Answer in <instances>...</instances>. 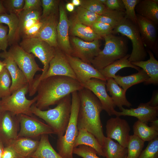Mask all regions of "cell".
I'll list each match as a JSON object with an SVG mask.
<instances>
[{"label":"cell","instance_id":"cell-1","mask_svg":"<svg viewBox=\"0 0 158 158\" xmlns=\"http://www.w3.org/2000/svg\"><path fill=\"white\" fill-rule=\"evenodd\" d=\"M83 88L77 80L70 77L59 75L49 77L39 82L35 105L39 109L44 110L50 106L57 104L68 95Z\"/></svg>","mask_w":158,"mask_h":158},{"label":"cell","instance_id":"cell-2","mask_svg":"<svg viewBox=\"0 0 158 158\" xmlns=\"http://www.w3.org/2000/svg\"><path fill=\"white\" fill-rule=\"evenodd\" d=\"M80 100L77 127L92 133L102 146L105 136L100 119L102 104L90 90L85 88L78 91Z\"/></svg>","mask_w":158,"mask_h":158},{"label":"cell","instance_id":"cell-3","mask_svg":"<svg viewBox=\"0 0 158 158\" xmlns=\"http://www.w3.org/2000/svg\"><path fill=\"white\" fill-rule=\"evenodd\" d=\"M54 108L47 110H41L34 104L30 110L34 114L42 119L53 130L58 137L63 136L70 120L71 108V94L66 96Z\"/></svg>","mask_w":158,"mask_h":158},{"label":"cell","instance_id":"cell-4","mask_svg":"<svg viewBox=\"0 0 158 158\" xmlns=\"http://www.w3.org/2000/svg\"><path fill=\"white\" fill-rule=\"evenodd\" d=\"M20 46L26 52L37 57L43 66L42 73L34 79L29 90V95L33 96L37 92L39 82L48 69L49 63L55 54V48L37 37L24 38L20 43Z\"/></svg>","mask_w":158,"mask_h":158},{"label":"cell","instance_id":"cell-5","mask_svg":"<svg viewBox=\"0 0 158 158\" xmlns=\"http://www.w3.org/2000/svg\"><path fill=\"white\" fill-rule=\"evenodd\" d=\"M71 95V108L69 122L64 135L58 137L57 149L63 158H73V150L75 140L78 133L77 121L80 100L78 91Z\"/></svg>","mask_w":158,"mask_h":158},{"label":"cell","instance_id":"cell-6","mask_svg":"<svg viewBox=\"0 0 158 158\" xmlns=\"http://www.w3.org/2000/svg\"><path fill=\"white\" fill-rule=\"evenodd\" d=\"M104 38L105 43L103 49L91 62V65L98 70L104 68L127 54L126 44L122 37L111 34Z\"/></svg>","mask_w":158,"mask_h":158},{"label":"cell","instance_id":"cell-7","mask_svg":"<svg viewBox=\"0 0 158 158\" xmlns=\"http://www.w3.org/2000/svg\"><path fill=\"white\" fill-rule=\"evenodd\" d=\"M117 33L126 36L132 42L133 49L128 60L131 62L144 61L147 53L137 25L124 17L113 30V34Z\"/></svg>","mask_w":158,"mask_h":158},{"label":"cell","instance_id":"cell-8","mask_svg":"<svg viewBox=\"0 0 158 158\" xmlns=\"http://www.w3.org/2000/svg\"><path fill=\"white\" fill-rule=\"evenodd\" d=\"M28 90L27 84L10 95L1 99L0 112L8 111L16 116L24 114L33 116L30 108L35 103L37 97L36 96L31 100L27 99L25 96Z\"/></svg>","mask_w":158,"mask_h":158},{"label":"cell","instance_id":"cell-9","mask_svg":"<svg viewBox=\"0 0 158 158\" xmlns=\"http://www.w3.org/2000/svg\"><path fill=\"white\" fill-rule=\"evenodd\" d=\"M7 52L25 75L29 90L32 86L35 74L38 71H42L43 69L36 63L34 56L25 51L20 46H12Z\"/></svg>","mask_w":158,"mask_h":158},{"label":"cell","instance_id":"cell-10","mask_svg":"<svg viewBox=\"0 0 158 158\" xmlns=\"http://www.w3.org/2000/svg\"><path fill=\"white\" fill-rule=\"evenodd\" d=\"M17 116L20 128L18 138H35L44 134H55L52 128L45 124L33 116L24 114Z\"/></svg>","mask_w":158,"mask_h":158},{"label":"cell","instance_id":"cell-11","mask_svg":"<svg viewBox=\"0 0 158 158\" xmlns=\"http://www.w3.org/2000/svg\"><path fill=\"white\" fill-rule=\"evenodd\" d=\"M99 40L87 42L76 37H73L71 39L72 45L71 55L91 64V61L101 50Z\"/></svg>","mask_w":158,"mask_h":158},{"label":"cell","instance_id":"cell-12","mask_svg":"<svg viewBox=\"0 0 158 158\" xmlns=\"http://www.w3.org/2000/svg\"><path fill=\"white\" fill-rule=\"evenodd\" d=\"M106 81L92 78L82 84L84 88L91 91L98 99L104 110L110 116L115 115L116 106L113 99L107 94L106 89Z\"/></svg>","mask_w":158,"mask_h":158},{"label":"cell","instance_id":"cell-13","mask_svg":"<svg viewBox=\"0 0 158 158\" xmlns=\"http://www.w3.org/2000/svg\"><path fill=\"white\" fill-rule=\"evenodd\" d=\"M66 55L77 80L82 85L92 78L107 81L106 79L99 71L91 64L83 61L77 57Z\"/></svg>","mask_w":158,"mask_h":158},{"label":"cell","instance_id":"cell-14","mask_svg":"<svg viewBox=\"0 0 158 158\" xmlns=\"http://www.w3.org/2000/svg\"><path fill=\"white\" fill-rule=\"evenodd\" d=\"M106 128L107 137L115 140L127 148L130 128L126 120L119 116L111 118L107 121Z\"/></svg>","mask_w":158,"mask_h":158},{"label":"cell","instance_id":"cell-15","mask_svg":"<svg viewBox=\"0 0 158 158\" xmlns=\"http://www.w3.org/2000/svg\"><path fill=\"white\" fill-rule=\"evenodd\" d=\"M137 26L144 47L158 53L157 33L156 25L152 21L137 14Z\"/></svg>","mask_w":158,"mask_h":158},{"label":"cell","instance_id":"cell-16","mask_svg":"<svg viewBox=\"0 0 158 158\" xmlns=\"http://www.w3.org/2000/svg\"><path fill=\"white\" fill-rule=\"evenodd\" d=\"M55 55L49 63L48 69L41 80L56 75L66 76L77 80L66 54L59 48H55Z\"/></svg>","mask_w":158,"mask_h":158},{"label":"cell","instance_id":"cell-17","mask_svg":"<svg viewBox=\"0 0 158 158\" xmlns=\"http://www.w3.org/2000/svg\"><path fill=\"white\" fill-rule=\"evenodd\" d=\"M19 122L17 116L8 111L0 112V140L6 145L18 138Z\"/></svg>","mask_w":158,"mask_h":158},{"label":"cell","instance_id":"cell-18","mask_svg":"<svg viewBox=\"0 0 158 158\" xmlns=\"http://www.w3.org/2000/svg\"><path fill=\"white\" fill-rule=\"evenodd\" d=\"M59 20L57 26L58 47L65 54L71 55L72 49L68 35L69 21L62 4L59 5Z\"/></svg>","mask_w":158,"mask_h":158},{"label":"cell","instance_id":"cell-19","mask_svg":"<svg viewBox=\"0 0 158 158\" xmlns=\"http://www.w3.org/2000/svg\"><path fill=\"white\" fill-rule=\"evenodd\" d=\"M0 57L4 59L5 68L8 71L12 80L10 87L11 94L28 84L27 78L12 57L7 52L0 53Z\"/></svg>","mask_w":158,"mask_h":158},{"label":"cell","instance_id":"cell-20","mask_svg":"<svg viewBox=\"0 0 158 158\" xmlns=\"http://www.w3.org/2000/svg\"><path fill=\"white\" fill-rule=\"evenodd\" d=\"M121 112L116 111L115 115L116 116H129L137 118L138 120L147 124L148 122L157 118L158 115V106L152 107L148 102L141 103L136 108L125 109L122 107Z\"/></svg>","mask_w":158,"mask_h":158},{"label":"cell","instance_id":"cell-21","mask_svg":"<svg viewBox=\"0 0 158 158\" xmlns=\"http://www.w3.org/2000/svg\"><path fill=\"white\" fill-rule=\"evenodd\" d=\"M42 24L36 37L48 43L55 48H58L57 42V24L56 13L41 19Z\"/></svg>","mask_w":158,"mask_h":158},{"label":"cell","instance_id":"cell-22","mask_svg":"<svg viewBox=\"0 0 158 158\" xmlns=\"http://www.w3.org/2000/svg\"><path fill=\"white\" fill-rule=\"evenodd\" d=\"M147 52L150 56L149 59L131 63L135 66L142 68L147 74L149 78L144 82L145 84L157 85L158 83V61L150 50L148 49Z\"/></svg>","mask_w":158,"mask_h":158},{"label":"cell","instance_id":"cell-23","mask_svg":"<svg viewBox=\"0 0 158 158\" xmlns=\"http://www.w3.org/2000/svg\"><path fill=\"white\" fill-rule=\"evenodd\" d=\"M106 89L111 96L115 106L120 110L123 106L130 107L132 104L127 100L126 97V91L120 87L114 79L109 78L107 79Z\"/></svg>","mask_w":158,"mask_h":158},{"label":"cell","instance_id":"cell-24","mask_svg":"<svg viewBox=\"0 0 158 158\" xmlns=\"http://www.w3.org/2000/svg\"><path fill=\"white\" fill-rule=\"evenodd\" d=\"M39 143V140L20 137L13 140L8 145L11 146L18 154L24 158L29 157L36 150Z\"/></svg>","mask_w":158,"mask_h":158},{"label":"cell","instance_id":"cell-25","mask_svg":"<svg viewBox=\"0 0 158 158\" xmlns=\"http://www.w3.org/2000/svg\"><path fill=\"white\" fill-rule=\"evenodd\" d=\"M69 21V29L73 35L87 42L102 38L95 32L90 27L81 23L75 18Z\"/></svg>","mask_w":158,"mask_h":158},{"label":"cell","instance_id":"cell-26","mask_svg":"<svg viewBox=\"0 0 158 158\" xmlns=\"http://www.w3.org/2000/svg\"><path fill=\"white\" fill-rule=\"evenodd\" d=\"M135 11L156 25L158 24V0H140L135 6Z\"/></svg>","mask_w":158,"mask_h":158},{"label":"cell","instance_id":"cell-27","mask_svg":"<svg viewBox=\"0 0 158 158\" xmlns=\"http://www.w3.org/2000/svg\"><path fill=\"white\" fill-rule=\"evenodd\" d=\"M80 145L91 147L96 151L99 156L105 157L102 147L97 139L93 135L84 128L78 130V134L74 144V148Z\"/></svg>","mask_w":158,"mask_h":158},{"label":"cell","instance_id":"cell-28","mask_svg":"<svg viewBox=\"0 0 158 158\" xmlns=\"http://www.w3.org/2000/svg\"><path fill=\"white\" fill-rule=\"evenodd\" d=\"M29 157L32 158H63L52 146L47 134L40 136L37 149Z\"/></svg>","mask_w":158,"mask_h":158},{"label":"cell","instance_id":"cell-29","mask_svg":"<svg viewBox=\"0 0 158 158\" xmlns=\"http://www.w3.org/2000/svg\"><path fill=\"white\" fill-rule=\"evenodd\" d=\"M103 152L106 158H126L127 148L105 136L102 145Z\"/></svg>","mask_w":158,"mask_h":158},{"label":"cell","instance_id":"cell-30","mask_svg":"<svg viewBox=\"0 0 158 158\" xmlns=\"http://www.w3.org/2000/svg\"><path fill=\"white\" fill-rule=\"evenodd\" d=\"M130 56V54H127L123 57L98 71L106 80L109 78H114L116 73L123 68L130 67L138 71L140 68L132 64L128 60Z\"/></svg>","mask_w":158,"mask_h":158},{"label":"cell","instance_id":"cell-31","mask_svg":"<svg viewBox=\"0 0 158 158\" xmlns=\"http://www.w3.org/2000/svg\"><path fill=\"white\" fill-rule=\"evenodd\" d=\"M0 23L5 24L8 27V44L11 45L17 39L19 34V20L17 15L6 13L0 14Z\"/></svg>","mask_w":158,"mask_h":158},{"label":"cell","instance_id":"cell-32","mask_svg":"<svg viewBox=\"0 0 158 158\" xmlns=\"http://www.w3.org/2000/svg\"><path fill=\"white\" fill-rule=\"evenodd\" d=\"M135 74L126 76L116 75L114 79L118 85L127 91L132 86L144 82L149 78V77L142 69Z\"/></svg>","mask_w":158,"mask_h":158},{"label":"cell","instance_id":"cell-33","mask_svg":"<svg viewBox=\"0 0 158 158\" xmlns=\"http://www.w3.org/2000/svg\"><path fill=\"white\" fill-rule=\"evenodd\" d=\"M133 134L144 142H149L158 137V131L138 120L133 124Z\"/></svg>","mask_w":158,"mask_h":158},{"label":"cell","instance_id":"cell-34","mask_svg":"<svg viewBox=\"0 0 158 158\" xmlns=\"http://www.w3.org/2000/svg\"><path fill=\"white\" fill-rule=\"evenodd\" d=\"M125 15V12L108 9L104 14L99 15L96 21L109 25L114 29L124 18Z\"/></svg>","mask_w":158,"mask_h":158},{"label":"cell","instance_id":"cell-35","mask_svg":"<svg viewBox=\"0 0 158 158\" xmlns=\"http://www.w3.org/2000/svg\"><path fill=\"white\" fill-rule=\"evenodd\" d=\"M145 142L134 135H130L127 146L126 158H138L142 150Z\"/></svg>","mask_w":158,"mask_h":158},{"label":"cell","instance_id":"cell-36","mask_svg":"<svg viewBox=\"0 0 158 158\" xmlns=\"http://www.w3.org/2000/svg\"><path fill=\"white\" fill-rule=\"evenodd\" d=\"M99 16V15L80 6L76 10L75 18L81 23L91 27L96 22Z\"/></svg>","mask_w":158,"mask_h":158},{"label":"cell","instance_id":"cell-37","mask_svg":"<svg viewBox=\"0 0 158 158\" xmlns=\"http://www.w3.org/2000/svg\"><path fill=\"white\" fill-rule=\"evenodd\" d=\"M11 83L10 74L5 67L0 73V99L11 95L10 87Z\"/></svg>","mask_w":158,"mask_h":158},{"label":"cell","instance_id":"cell-38","mask_svg":"<svg viewBox=\"0 0 158 158\" xmlns=\"http://www.w3.org/2000/svg\"><path fill=\"white\" fill-rule=\"evenodd\" d=\"M80 0V6L99 15L104 14L108 9L99 0Z\"/></svg>","mask_w":158,"mask_h":158},{"label":"cell","instance_id":"cell-39","mask_svg":"<svg viewBox=\"0 0 158 158\" xmlns=\"http://www.w3.org/2000/svg\"><path fill=\"white\" fill-rule=\"evenodd\" d=\"M125 8V16L137 25V18L135 7L139 0H122Z\"/></svg>","mask_w":158,"mask_h":158},{"label":"cell","instance_id":"cell-40","mask_svg":"<svg viewBox=\"0 0 158 158\" xmlns=\"http://www.w3.org/2000/svg\"><path fill=\"white\" fill-rule=\"evenodd\" d=\"M149 142L138 158H158V137Z\"/></svg>","mask_w":158,"mask_h":158},{"label":"cell","instance_id":"cell-41","mask_svg":"<svg viewBox=\"0 0 158 158\" xmlns=\"http://www.w3.org/2000/svg\"><path fill=\"white\" fill-rule=\"evenodd\" d=\"M41 6L43 8L41 19L44 18L53 13H56L59 1L42 0Z\"/></svg>","mask_w":158,"mask_h":158},{"label":"cell","instance_id":"cell-42","mask_svg":"<svg viewBox=\"0 0 158 158\" xmlns=\"http://www.w3.org/2000/svg\"><path fill=\"white\" fill-rule=\"evenodd\" d=\"M73 154L83 158H100L97 156L96 151L93 148L84 145L74 147Z\"/></svg>","mask_w":158,"mask_h":158},{"label":"cell","instance_id":"cell-43","mask_svg":"<svg viewBox=\"0 0 158 158\" xmlns=\"http://www.w3.org/2000/svg\"><path fill=\"white\" fill-rule=\"evenodd\" d=\"M3 5L10 13L17 15L23 9L24 0H2Z\"/></svg>","mask_w":158,"mask_h":158},{"label":"cell","instance_id":"cell-44","mask_svg":"<svg viewBox=\"0 0 158 158\" xmlns=\"http://www.w3.org/2000/svg\"><path fill=\"white\" fill-rule=\"evenodd\" d=\"M91 27L96 34L102 38L112 34L113 29L109 25L97 21L93 23Z\"/></svg>","mask_w":158,"mask_h":158},{"label":"cell","instance_id":"cell-45","mask_svg":"<svg viewBox=\"0 0 158 158\" xmlns=\"http://www.w3.org/2000/svg\"><path fill=\"white\" fill-rule=\"evenodd\" d=\"M19 20V28L25 23L31 19H41L39 10H22L17 15Z\"/></svg>","mask_w":158,"mask_h":158},{"label":"cell","instance_id":"cell-46","mask_svg":"<svg viewBox=\"0 0 158 158\" xmlns=\"http://www.w3.org/2000/svg\"><path fill=\"white\" fill-rule=\"evenodd\" d=\"M105 6L110 10L125 12L124 5L122 0H106Z\"/></svg>","mask_w":158,"mask_h":158},{"label":"cell","instance_id":"cell-47","mask_svg":"<svg viewBox=\"0 0 158 158\" xmlns=\"http://www.w3.org/2000/svg\"><path fill=\"white\" fill-rule=\"evenodd\" d=\"M8 29L7 27L0 23V49L6 51L8 45Z\"/></svg>","mask_w":158,"mask_h":158},{"label":"cell","instance_id":"cell-48","mask_svg":"<svg viewBox=\"0 0 158 158\" xmlns=\"http://www.w3.org/2000/svg\"><path fill=\"white\" fill-rule=\"evenodd\" d=\"M42 3L40 0H25L22 10H39Z\"/></svg>","mask_w":158,"mask_h":158},{"label":"cell","instance_id":"cell-49","mask_svg":"<svg viewBox=\"0 0 158 158\" xmlns=\"http://www.w3.org/2000/svg\"><path fill=\"white\" fill-rule=\"evenodd\" d=\"M42 22L40 20L34 25L29 30L25 31L23 34L24 38L36 37L42 25Z\"/></svg>","mask_w":158,"mask_h":158},{"label":"cell","instance_id":"cell-50","mask_svg":"<svg viewBox=\"0 0 158 158\" xmlns=\"http://www.w3.org/2000/svg\"><path fill=\"white\" fill-rule=\"evenodd\" d=\"M1 158H23L10 145L4 147Z\"/></svg>","mask_w":158,"mask_h":158},{"label":"cell","instance_id":"cell-51","mask_svg":"<svg viewBox=\"0 0 158 158\" xmlns=\"http://www.w3.org/2000/svg\"><path fill=\"white\" fill-rule=\"evenodd\" d=\"M149 105L152 107L158 106V92L157 91L154 93L150 100L147 102Z\"/></svg>","mask_w":158,"mask_h":158},{"label":"cell","instance_id":"cell-52","mask_svg":"<svg viewBox=\"0 0 158 158\" xmlns=\"http://www.w3.org/2000/svg\"><path fill=\"white\" fill-rule=\"evenodd\" d=\"M150 126L158 131V119L157 118L150 122Z\"/></svg>","mask_w":158,"mask_h":158},{"label":"cell","instance_id":"cell-53","mask_svg":"<svg viewBox=\"0 0 158 158\" xmlns=\"http://www.w3.org/2000/svg\"><path fill=\"white\" fill-rule=\"evenodd\" d=\"M66 8L68 11L71 12L74 10L75 6L71 3H68L66 5Z\"/></svg>","mask_w":158,"mask_h":158},{"label":"cell","instance_id":"cell-54","mask_svg":"<svg viewBox=\"0 0 158 158\" xmlns=\"http://www.w3.org/2000/svg\"><path fill=\"white\" fill-rule=\"evenodd\" d=\"M3 142L0 140V158H1L4 147Z\"/></svg>","mask_w":158,"mask_h":158},{"label":"cell","instance_id":"cell-55","mask_svg":"<svg viewBox=\"0 0 158 158\" xmlns=\"http://www.w3.org/2000/svg\"><path fill=\"white\" fill-rule=\"evenodd\" d=\"M6 10V9L3 5L2 0H0V14L5 13Z\"/></svg>","mask_w":158,"mask_h":158},{"label":"cell","instance_id":"cell-56","mask_svg":"<svg viewBox=\"0 0 158 158\" xmlns=\"http://www.w3.org/2000/svg\"><path fill=\"white\" fill-rule=\"evenodd\" d=\"M74 6H80L81 4L80 0H72L71 3Z\"/></svg>","mask_w":158,"mask_h":158},{"label":"cell","instance_id":"cell-57","mask_svg":"<svg viewBox=\"0 0 158 158\" xmlns=\"http://www.w3.org/2000/svg\"><path fill=\"white\" fill-rule=\"evenodd\" d=\"M5 64L3 61H0V73L5 68Z\"/></svg>","mask_w":158,"mask_h":158},{"label":"cell","instance_id":"cell-58","mask_svg":"<svg viewBox=\"0 0 158 158\" xmlns=\"http://www.w3.org/2000/svg\"><path fill=\"white\" fill-rule=\"evenodd\" d=\"M100 2L105 5L106 0H99Z\"/></svg>","mask_w":158,"mask_h":158},{"label":"cell","instance_id":"cell-59","mask_svg":"<svg viewBox=\"0 0 158 158\" xmlns=\"http://www.w3.org/2000/svg\"><path fill=\"white\" fill-rule=\"evenodd\" d=\"M26 158H32L31 157H26Z\"/></svg>","mask_w":158,"mask_h":158},{"label":"cell","instance_id":"cell-60","mask_svg":"<svg viewBox=\"0 0 158 158\" xmlns=\"http://www.w3.org/2000/svg\"><path fill=\"white\" fill-rule=\"evenodd\" d=\"M0 103H1V100H0Z\"/></svg>","mask_w":158,"mask_h":158},{"label":"cell","instance_id":"cell-61","mask_svg":"<svg viewBox=\"0 0 158 158\" xmlns=\"http://www.w3.org/2000/svg\"></svg>","mask_w":158,"mask_h":158},{"label":"cell","instance_id":"cell-62","mask_svg":"<svg viewBox=\"0 0 158 158\" xmlns=\"http://www.w3.org/2000/svg\"></svg>","mask_w":158,"mask_h":158}]
</instances>
